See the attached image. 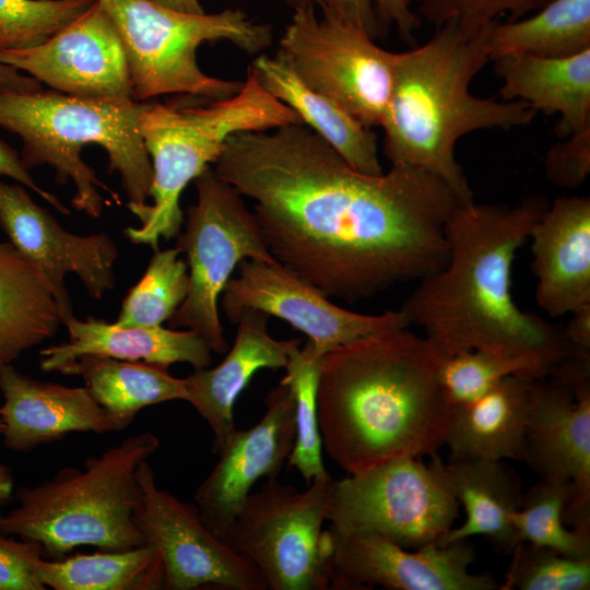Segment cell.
I'll use <instances>...</instances> for the list:
<instances>
[{
    "label": "cell",
    "instance_id": "1",
    "mask_svg": "<svg viewBox=\"0 0 590 590\" xmlns=\"http://www.w3.org/2000/svg\"><path fill=\"white\" fill-rule=\"evenodd\" d=\"M213 165L253 201L272 256L329 298L369 299L448 261L462 203L427 172L359 173L304 123L236 133Z\"/></svg>",
    "mask_w": 590,
    "mask_h": 590
},
{
    "label": "cell",
    "instance_id": "2",
    "mask_svg": "<svg viewBox=\"0 0 590 590\" xmlns=\"http://www.w3.org/2000/svg\"><path fill=\"white\" fill-rule=\"evenodd\" d=\"M442 359L409 327L326 353L317 388L322 449L349 474L437 455L453 411Z\"/></svg>",
    "mask_w": 590,
    "mask_h": 590
},
{
    "label": "cell",
    "instance_id": "3",
    "mask_svg": "<svg viewBox=\"0 0 590 590\" xmlns=\"http://www.w3.org/2000/svg\"><path fill=\"white\" fill-rule=\"evenodd\" d=\"M548 204L531 196L515 205L473 200L456 209L447 225V263L418 280L399 309L442 357L506 344L536 353L552 370L566 355L564 332L519 308L511 294L517 251Z\"/></svg>",
    "mask_w": 590,
    "mask_h": 590
},
{
    "label": "cell",
    "instance_id": "4",
    "mask_svg": "<svg viewBox=\"0 0 590 590\" xmlns=\"http://www.w3.org/2000/svg\"><path fill=\"white\" fill-rule=\"evenodd\" d=\"M492 24L469 35L447 23L423 45L397 52L391 94L380 125L384 153L391 166L434 175L462 204L474 199L456 158L458 140L479 130L526 127L538 114L520 101H496L470 92L471 81L489 61Z\"/></svg>",
    "mask_w": 590,
    "mask_h": 590
},
{
    "label": "cell",
    "instance_id": "5",
    "mask_svg": "<svg viewBox=\"0 0 590 590\" xmlns=\"http://www.w3.org/2000/svg\"><path fill=\"white\" fill-rule=\"evenodd\" d=\"M146 103L83 98L55 90L0 92V128L21 139L20 156L28 170L51 166L57 182H73L75 210L97 219L109 203L99 189L118 204L120 199L82 160L81 151L86 145L102 146L109 172L120 176L129 210L148 204L153 170L139 131Z\"/></svg>",
    "mask_w": 590,
    "mask_h": 590
},
{
    "label": "cell",
    "instance_id": "6",
    "mask_svg": "<svg viewBox=\"0 0 590 590\" xmlns=\"http://www.w3.org/2000/svg\"><path fill=\"white\" fill-rule=\"evenodd\" d=\"M158 446L153 433L132 435L87 458L83 470L63 468L48 481L20 487L17 506L0 514V534L36 542L51 558L81 545L102 551L144 545L133 521L141 498L137 472Z\"/></svg>",
    "mask_w": 590,
    "mask_h": 590
},
{
    "label": "cell",
    "instance_id": "7",
    "mask_svg": "<svg viewBox=\"0 0 590 590\" xmlns=\"http://www.w3.org/2000/svg\"><path fill=\"white\" fill-rule=\"evenodd\" d=\"M290 123L303 122L266 91L250 69L240 90L228 98L148 102L139 117V131L152 164L153 204L131 211L140 226L127 227L126 236L154 250L160 238L176 237L184 222L179 204L184 189L217 161L228 138Z\"/></svg>",
    "mask_w": 590,
    "mask_h": 590
},
{
    "label": "cell",
    "instance_id": "8",
    "mask_svg": "<svg viewBox=\"0 0 590 590\" xmlns=\"http://www.w3.org/2000/svg\"><path fill=\"white\" fill-rule=\"evenodd\" d=\"M96 1L120 35L135 102L165 94L210 101L228 98L243 82L203 72L197 62L198 48L204 43L226 40L247 54H258L272 43L270 25L250 19L239 9L189 14L150 0Z\"/></svg>",
    "mask_w": 590,
    "mask_h": 590
},
{
    "label": "cell",
    "instance_id": "9",
    "mask_svg": "<svg viewBox=\"0 0 590 590\" xmlns=\"http://www.w3.org/2000/svg\"><path fill=\"white\" fill-rule=\"evenodd\" d=\"M334 480L318 477L304 491L269 479L251 492L226 533L270 590L331 589V544L323 523Z\"/></svg>",
    "mask_w": 590,
    "mask_h": 590
},
{
    "label": "cell",
    "instance_id": "10",
    "mask_svg": "<svg viewBox=\"0 0 590 590\" xmlns=\"http://www.w3.org/2000/svg\"><path fill=\"white\" fill-rule=\"evenodd\" d=\"M197 202L187 209L185 231L176 247L187 258L189 288L169 319L170 328L199 333L211 351L228 350L219 314V299L245 259L278 261L269 250L253 213L243 196L212 166L193 179Z\"/></svg>",
    "mask_w": 590,
    "mask_h": 590
},
{
    "label": "cell",
    "instance_id": "11",
    "mask_svg": "<svg viewBox=\"0 0 590 590\" xmlns=\"http://www.w3.org/2000/svg\"><path fill=\"white\" fill-rule=\"evenodd\" d=\"M276 52L308 87L366 128L380 127L397 52L382 49L361 30L309 8L294 10Z\"/></svg>",
    "mask_w": 590,
    "mask_h": 590
},
{
    "label": "cell",
    "instance_id": "12",
    "mask_svg": "<svg viewBox=\"0 0 590 590\" xmlns=\"http://www.w3.org/2000/svg\"><path fill=\"white\" fill-rule=\"evenodd\" d=\"M459 507L428 464L402 458L334 480L327 520L412 550L438 543Z\"/></svg>",
    "mask_w": 590,
    "mask_h": 590
},
{
    "label": "cell",
    "instance_id": "13",
    "mask_svg": "<svg viewBox=\"0 0 590 590\" xmlns=\"http://www.w3.org/2000/svg\"><path fill=\"white\" fill-rule=\"evenodd\" d=\"M523 462L539 479L571 484L565 524L590 534V353L571 351L533 381Z\"/></svg>",
    "mask_w": 590,
    "mask_h": 590
},
{
    "label": "cell",
    "instance_id": "14",
    "mask_svg": "<svg viewBox=\"0 0 590 590\" xmlns=\"http://www.w3.org/2000/svg\"><path fill=\"white\" fill-rule=\"evenodd\" d=\"M137 475L141 498L133 521L143 544L161 556L165 589H267L256 568L204 524L196 505L157 486L148 460Z\"/></svg>",
    "mask_w": 590,
    "mask_h": 590
},
{
    "label": "cell",
    "instance_id": "15",
    "mask_svg": "<svg viewBox=\"0 0 590 590\" xmlns=\"http://www.w3.org/2000/svg\"><path fill=\"white\" fill-rule=\"evenodd\" d=\"M237 269L221 295L228 320L236 323L245 308L281 318L306 334L317 356L377 332L409 327L400 310L365 315L333 304L279 261L245 259Z\"/></svg>",
    "mask_w": 590,
    "mask_h": 590
},
{
    "label": "cell",
    "instance_id": "16",
    "mask_svg": "<svg viewBox=\"0 0 590 590\" xmlns=\"http://www.w3.org/2000/svg\"><path fill=\"white\" fill-rule=\"evenodd\" d=\"M327 530L331 589L499 590L491 575L470 573L475 550L469 539L410 551L376 533L333 524Z\"/></svg>",
    "mask_w": 590,
    "mask_h": 590
},
{
    "label": "cell",
    "instance_id": "17",
    "mask_svg": "<svg viewBox=\"0 0 590 590\" xmlns=\"http://www.w3.org/2000/svg\"><path fill=\"white\" fill-rule=\"evenodd\" d=\"M0 61L68 95L135 102L120 35L97 1L45 42L0 50Z\"/></svg>",
    "mask_w": 590,
    "mask_h": 590
},
{
    "label": "cell",
    "instance_id": "18",
    "mask_svg": "<svg viewBox=\"0 0 590 590\" xmlns=\"http://www.w3.org/2000/svg\"><path fill=\"white\" fill-rule=\"evenodd\" d=\"M0 227L9 241L34 261L49 280L63 324L74 317L64 276H78L90 297L101 299L115 287L118 249L106 232L76 235L38 205L21 184L0 179Z\"/></svg>",
    "mask_w": 590,
    "mask_h": 590
},
{
    "label": "cell",
    "instance_id": "19",
    "mask_svg": "<svg viewBox=\"0 0 590 590\" xmlns=\"http://www.w3.org/2000/svg\"><path fill=\"white\" fill-rule=\"evenodd\" d=\"M264 404L257 424L231 434L193 496L202 521L221 540L255 483L276 479L294 445L295 410L288 386L280 381Z\"/></svg>",
    "mask_w": 590,
    "mask_h": 590
},
{
    "label": "cell",
    "instance_id": "20",
    "mask_svg": "<svg viewBox=\"0 0 590 590\" xmlns=\"http://www.w3.org/2000/svg\"><path fill=\"white\" fill-rule=\"evenodd\" d=\"M1 430L7 448L31 450L73 432L106 433L127 426L84 387L37 380L12 365L0 367Z\"/></svg>",
    "mask_w": 590,
    "mask_h": 590
},
{
    "label": "cell",
    "instance_id": "21",
    "mask_svg": "<svg viewBox=\"0 0 590 590\" xmlns=\"http://www.w3.org/2000/svg\"><path fill=\"white\" fill-rule=\"evenodd\" d=\"M529 239L539 307L556 318L590 304V198H557Z\"/></svg>",
    "mask_w": 590,
    "mask_h": 590
},
{
    "label": "cell",
    "instance_id": "22",
    "mask_svg": "<svg viewBox=\"0 0 590 590\" xmlns=\"http://www.w3.org/2000/svg\"><path fill=\"white\" fill-rule=\"evenodd\" d=\"M269 316L245 308L237 320L234 345L213 368L196 369L184 378L186 397L213 433L212 450L219 453L236 429L234 405L253 375L263 368H284L298 339L276 340L268 332Z\"/></svg>",
    "mask_w": 590,
    "mask_h": 590
},
{
    "label": "cell",
    "instance_id": "23",
    "mask_svg": "<svg viewBox=\"0 0 590 590\" xmlns=\"http://www.w3.org/2000/svg\"><path fill=\"white\" fill-rule=\"evenodd\" d=\"M428 465L445 489L462 505L465 521L452 527L437 544L483 536L498 553L510 554L520 543L512 516L523 498L518 474L503 460H450L438 455Z\"/></svg>",
    "mask_w": 590,
    "mask_h": 590
},
{
    "label": "cell",
    "instance_id": "24",
    "mask_svg": "<svg viewBox=\"0 0 590 590\" xmlns=\"http://www.w3.org/2000/svg\"><path fill=\"white\" fill-rule=\"evenodd\" d=\"M64 326L69 341L39 352L44 371H59L81 356L94 355L122 361H141L167 367L189 363L194 369L209 367L211 349L193 330L166 329L162 326H119L88 317L71 318Z\"/></svg>",
    "mask_w": 590,
    "mask_h": 590
},
{
    "label": "cell",
    "instance_id": "25",
    "mask_svg": "<svg viewBox=\"0 0 590 590\" xmlns=\"http://www.w3.org/2000/svg\"><path fill=\"white\" fill-rule=\"evenodd\" d=\"M493 60L502 99L558 114L555 132L560 139L590 126V48L563 58L506 54Z\"/></svg>",
    "mask_w": 590,
    "mask_h": 590
},
{
    "label": "cell",
    "instance_id": "26",
    "mask_svg": "<svg viewBox=\"0 0 590 590\" xmlns=\"http://www.w3.org/2000/svg\"><path fill=\"white\" fill-rule=\"evenodd\" d=\"M534 380L508 376L480 398L455 405L444 441L450 460L524 461Z\"/></svg>",
    "mask_w": 590,
    "mask_h": 590
},
{
    "label": "cell",
    "instance_id": "27",
    "mask_svg": "<svg viewBox=\"0 0 590 590\" xmlns=\"http://www.w3.org/2000/svg\"><path fill=\"white\" fill-rule=\"evenodd\" d=\"M249 69L276 99L323 139L355 170L380 175L377 137L330 98L308 87L279 52L260 55Z\"/></svg>",
    "mask_w": 590,
    "mask_h": 590
},
{
    "label": "cell",
    "instance_id": "28",
    "mask_svg": "<svg viewBox=\"0 0 590 590\" xmlns=\"http://www.w3.org/2000/svg\"><path fill=\"white\" fill-rule=\"evenodd\" d=\"M61 324L44 271L10 241H0V367L52 338Z\"/></svg>",
    "mask_w": 590,
    "mask_h": 590
},
{
    "label": "cell",
    "instance_id": "29",
    "mask_svg": "<svg viewBox=\"0 0 590 590\" xmlns=\"http://www.w3.org/2000/svg\"><path fill=\"white\" fill-rule=\"evenodd\" d=\"M59 373L80 376L95 401L126 426L143 408L186 397L184 378L173 377L167 367L141 361L85 355Z\"/></svg>",
    "mask_w": 590,
    "mask_h": 590
},
{
    "label": "cell",
    "instance_id": "30",
    "mask_svg": "<svg viewBox=\"0 0 590 590\" xmlns=\"http://www.w3.org/2000/svg\"><path fill=\"white\" fill-rule=\"evenodd\" d=\"M40 583L55 590H156L165 588L160 554L149 545L35 562Z\"/></svg>",
    "mask_w": 590,
    "mask_h": 590
},
{
    "label": "cell",
    "instance_id": "31",
    "mask_svg": "<svg viewBox=\"0 0 590 590\" xmlns=\"http://www.w3.org/2000/svg\"><path fill=\"white\" fill-rule=\"evenodd\" d=\"M489 60L506 54L569 57L590 48V0H552L531 15L494 22Z\"/></svg>",
    "mask_w": 590,
    "mask_h": 590
},
{
    "label": "cell",
    "instance_id": "32",
    "mask_svg": "<svg viewBox=\"0 0 590 590\" xmlns=\"http://www.w3.org/2000/svg\"><path fill=\"white\" fill-rule=\"evenodd\" d=\"M550 371L536 353L506 344L481 346L444 357L440 369L453 406L480 398L508 376L542 379Z\"/></svg>",
    "mask_w": 590,
    "mask_h": 590
},
{
    "label": "cell",
    "instance_id": "33",
    "mask_svg": "<svg viewBox=\"0 0 590 590\" xmlns=\"http://www.w3.org/2000/svg\"><path fill=\"white\" fill-rule=\"evenodd\" d=\"M294 344L288 354L286 375L281 379L288 386L295 410V440L287 458L291 468L296 469L309 484L312 480L330 475L322 461V440L317 411V388L320 356L308 342L299 349Z\"/></svg>",
    "mask_w": 590,
    "mask_h": 590
},
{
    "label": "cell",
    "instance_id": "34",
    "mask_svg": "<svg viewBox=\"0 0 590 590\" xmlns=\"http://www.w3.org/2000/svg\"><path fill=\"white\" fill-rule=\"evenodd\" d=\"M571 484L539 479L523 492L522 504L512 516L520 542L547 547L571 557H590V534L565 524L564 510Z\"/></svg>",
    "mask_w": 590,
    "mask_h": 590
},
{
    "label": "cell",
    "instance_id": "35",
    "mask_svg": "<svg viewBox=\"0 0 590 590\" xmlns=\"http://www.w3.org/2000/svg\"><path fill=\"white\" fill-rule=\"evenodd\" d=\"M189 273L180 250L156 249L141 280L128 292L115 323L156 327L169 320L185 300Z\"/></svg>",
    "mask_w": 590,
    "mask_h": 590
},
{
    "label": "cell",
    "instance_id": "36",
    "mask_svg": "<svg viewBox=\"0 0 590 590\" xmlns=\"http://www.w3.org/2000/svg\"><path fill=\"white\" fill-rule=\"evenodd\" d=\"M294 10L309 8L320 15L352 25L374 40L385 39L391 30L409 45L415 44V33L422 20L411 0H284Z\"/></svg>",
    "mask_w": 590,
    "mask_h": 590
},
{
    "label": "cell",
    "instance_id": "37",
    "mask_svg": "<svg viewBox=\"0 0 590 590\" xmlns=\"http://www.w3.org/2000/svg\"><path fill=\"white\" fill-rule=\"evenodd\" d=\"M499 590H589L590 557H571L520 542Z\"/></svg>",
    "mask_w": 590,
    "mask_h": 590
},
{
    "label": "cell",
    "instance_id": "38",
    "mask_svg": "<svg viewBox=\"0 0 590 590\" xmlns=\"http://www.w3.org/2000/svg\"><path fill=\"white\" fill-rule=\"evenodd\" d=\"M96 0H0V50L36 46Z\"/></svg>",
    "mask_w": 590,
    "mask_h": 590
},
{
    "label": "cell",
    "instance_id": "39",
    "mask_svg": "<svg viewBox=\"0 0 590 590\" xmlns=\"http://www.w3.org/2000/svg\"><path fill=\"white\" fill-rule=\"evenodd\" d=\"M552 0H411L417 16L435 28L456 24L472 35L506 17L514 21L527 16Z\"/></svg>",
    "mask_w": 590,
    "mask_h": 590
},
{
    "label": "cell",
    "instance_id": "40",
    "mask_svg": "<svg viewBox=\"0 0 590 590\" xmlns=\"http://www.w3.org/2000/svg\"><path fill=\"white\" fill-rule=\"evenodd\" d=\"M547 179L559 187L576 189L590 174V126L562 139L544 158Z\"/></svg>",
    "mask_w": 590,
    "mask_h": 590
},
{
    "label": "cell",
    "instance_id": "41",
    "mask_svg": "<svg viewBox=\"0 0 590 590\" xmlns=\"http://www.w3.org/2000/svg\"><path fill=\"white\" fill-rule=\"evenodd\" d=\"M39 557L43 551L38 543L0 534V590H45L35 573Z\"/></svg>",
    "mask_w": 590,
    "mask_h": 590
},
{
    "label": "cell",
    "instance_id": "42",
    "mask_svg": "<svg viewBox=\"0 0 590 590\" xmlns=\"http://www.w3.org/2000/svg\"><path fill=\"white\" fill-rule=\"evenodd\" d=\"M0 177H9L24 187L33 190L40 198L62 214H70V210L63 205L57 196L43 189L32 177L24 166L20 154L8 143L0 140Z\"/></svg>",
    "mask_w": 590,
    "mask_h": 590
},
{
    "label": "cell",
    "instance_id": "43",
    "mask_svg": "<svg viewBox=\"0 0 590 590\" xmlns=\"http://www.w3.org/2000/svg\"><path fill=\"white\" fill-rule=\"evenodd\" d=\"M570 319L563 331L570 346L590 350V304L570 312Z\"/></svg>",
    "mask_w": 590,
    "mask_h": 590
},
{
    "label": "cell",
    "instance_id": "44",
    "mask_svg": "<svg viewBox=\"0 0 590 590\" xmlns=\"http://www.w3.org/2000/svg\"><path fill=\"white\" fill-rule=\"evenodd\" d=\"M43 90L34 78L0 61V92H36Z\"/></svg>",
    "mask_w": 590,
    "mask_h": 590
},
{
    "label": "cell",
    "instance_id": "45",
    "mask_svg": "<svg viewBox=\"0 0 590 590\" xmlns=\"http://www.w3.org/2000/svg\"><path fill=\"white\" fill-rule=\"evenodd\" d=\"M158 5L189 14L204 13L199 0H150Z\"/></svg>",
    "mask_w": 590,
    "mask_h": 590
},
{
    "label": "cell",
    "instance_id": "46",
    "mask_svg": "<svg viewBox=\"0 0 590 590\" xmlns=\"http://www.w3.org/2000/svg\"><path fill=\"white\" fill-rule=\"evenodd\" d=\"M13 488V479L10 470L0 463V507L7 500Z\"/></svg>",
    "mask_w": 590,
    "mask_h": 590
},
{
    "label": "cell",
    "instance_id": "47",
    "mask_svg": "<svg viewBox=\"0 0 590 590\" xmlns=\"http://www.w3.org/2000/svg\"><path fill=\"white\" fill-rule=\"evenodd\" d=\"M0 430H1V421H0Z\"/></svg>",
    "mask_w": 590,
    "mask_h": 590
}]
</instances>
